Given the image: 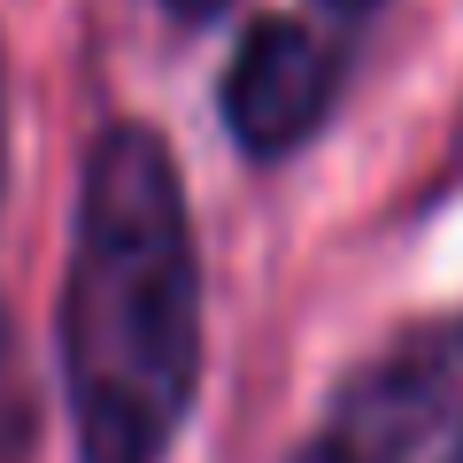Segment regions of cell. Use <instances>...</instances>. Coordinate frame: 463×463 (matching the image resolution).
Masks as SVG:
<instances>
[{"label":"cell","mask_w":463,"mask_h":463,"mask_svg":"<svg viewBox=\"0 0 463 463\" xmlns=\"http://www.w3.org/2000/svg\"><path fill=\"white\" fill-rule=\"evenodd\" d=\"M448 410H463V317L417 325L371 355L301 440V463H410Z\"/></svg>","instance_id":"obj_2"},{"label":"cell","mask_w":463,"mask_h":463,"mask_svg":"<svg viewBox=\"0 0 463 463\" xmlns=\"http://www.w3.org/2000/svg\"><path fill=\"white\" fill-rule=\"evenodd\" d=\"M54 347L78 463L178 448L201 394V248L155 124H109L85 147Z\"/></svg>","instance_id":"obj_1"},{"label":"cell","mask_w":463,"mask_h":463,"mask_svg":"<svg viewBox=\"0 0 463 463\" xmlns=\"http://www.w3.org/2000/svg\"><path fill=\"white\" fill-rule=\"evenodd\" d=\"M163 8H170L178 24H209V16H224L232 0H163Z\"/></svg>","instance_id":"obj_5"},{"label":"cell","mask_w":463,"mask_h":463,"mask_svg":"<svg viewBox=\"0 0 463 463\" xmlns=\"http://www.w3.org/2000/svg\"><path fill=\"white\" fill-rule=\"evenodd\" d=\"M440 463H463V425H456V440H448V456Z\"/></svg>","instance_id":"obj_7"},{"label":"cell","mask_w":463,"mask_h":463,"mask_svg":"<svg viewBox=\"0 0 463 463\" xmlns=\"http://www.w3.org/2000/svg\"><path fill=\"white\" fill-rule=\"evenodd\" d=\"M39 448V410H32V371L16 347V317L0 301V463H32Z\"/></svg>","instance_id":"obj_4"},{"label":"cell","mask_w":463,"mask_h":463,"mask_svg":"<svg viewBox=\"0 0 463 463\" xmlns=\"http://www.w3.org/2000/svg\"><path fill=\"white\" fill-rule=\"evenodd\" d=\"M317 8H325V16H332V24H364V16H371V8H379V0H317Z\"/></svg>","instance_id":"obj_6"},{"label":"cell","mask_w":463,"mask_h":463,"mask_svg":"<svg viewBox=\"0 0 463 463\" xmlns=\"http://www.w3.org/2000/svg\"><path fill=\"white\" fill-rule=\"evenodd\" d=\"M340 100V39L309 16H255L216 85L224 132L248 163H286L325 132Z\"/></svg>","instance_id":"obj_3"},{"label":"cell","mask_w":463,"mask_h":463,"mask_svg":"<svg viewBox=\"0 0 463 463\" xmlns=\"http://www.w3.org/2000/svg\"><path fill=\"white\" fill-rule=\"evenodd\" d=\"M0 170H8V132H0Z\"/></svg>","instance_id":"obj_8"}]
</instances>
